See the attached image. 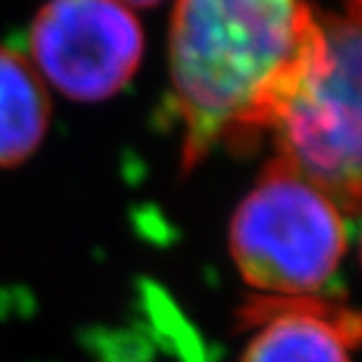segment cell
I'll return each instance as SVG.
<instances>
[{
	"mask_svg": "<svg viewBox=\"0 0 362 362\" xmlns=\"http://www.w3.org/2000/svg\"><path fill=\"white\" fill-rule=\"evenodd\" d=\"M329 14L310 0H177L170 83L184 170L273 132L327 47Z\"/></svg>",
	"mask_w": 362,
	"mask_h": 362,
	"instance_id": "1",
	"label": "cell"
},
{
	"mask_svg": "<svg viewBox=\"0 0 362 362\" xmlns=\"http://www.w3.org/2000/svg\"><path fill=\"white\" fill-rule=\"evenodd\" d=\"M349 252V214L275 153L230 219V257L262 296H310Z\"/></svg>",
	"mask_w": 362,
	"mask_h": 362,
	"instance_id": "2",
	"label": "cell"
},
{
	"mask_svg": "<svg viewBox=\"0 0 362 362\" xmlns=\"http://www.w3.org/2000/svg\"><path fill=\"white\" fill-rule=\"evenodd\" d=\"M358 5L332 10L327 47L271 132L278 156L332 195L349 216L360 207Z\"/></svg>",
	"mask_w": 362,
	"mask_h": 362,
	"instance_id": "3",
	"label": "cell"
},
{
	"mask_svg": "<svg viewBox=\"0 0 362 362\" xmlns=\"http://www.w3.org/2000/svg\"><path fill=\"white\" fill-rule=\"evenodd\" d=\"M28 54L40 81L64 97L101 101L132 81L144 31L118 0H47L31 24Z\"/></svg>",
	"mask_w": 362,
	"mask_h": 362,
	"instance_id": "4",
	"label": "cell"
},
{
	"mask_svg": "<svg viewBox=\"0 0 362 362\" xmlns=\"http://www.w3.org/2000/svg\"><path fill=\"white\" fill-rule=\"evenodd\" d=\"M240 320L255 329L240 362H351L360 339L358 315L320 294H259Z\"/></svg>",
	"mask_w": 362,
	"mask_h": 362,
	"instance_id": "5",
	"label": "cell"
},
{
	"mask_svg": "<svg viewBox=\"0 0 362 362\" xmlns=\"http://www.w3.org/2000/svg\"><path fill=\"white\" fill-rule=\"evenodd\" d=\"M49 97L31 62L0 45V168L28 160L45 139Z\"/></svg>",
	"mask_w": 362,
	"mask_h": 362,
	"instance_id": "6",
	"label": "cell"
},
{
	"mask_svg": "<svg viewBox=\"0 0 362 362\" xmlns=\"http://www.w3.org/2000/svg\"><path fill=\"white\" fill-rule=\"evenodd\" d=\"M118 3L127 5L129 10H136V7H151V5H158V3H163V0H118Z\"/></svg>",
	"mask_w": 362,
	"mask_h": 362,
	"instance_id": "7",
	"label": "cell"
}]
</instances>
